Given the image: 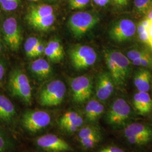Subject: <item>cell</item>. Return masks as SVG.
Returning <instances> with one entry per match:
<instances>
[{"mask_svg":"<svg viewBox=\"0 0 152 152\" xmlns=\"http://www.w3.org/2000/svg\"><path fill=\"white\" fill-rule=\"evenodd\" d=\"M6 66L4 61L0 60V85L3 81L5 75Z\"/></svg>","mask_w":152,"mask_h":152,"instance_id":"obj_36","label":"cell"},{"mask_svg":"<svg viewBox=\"0 0 152 152\" xmlns=\"http://www.w3.org/2000/svg\"><path fill=\"white\" fill-rule=\"evenodd\" d=\"M99 21L96 14L89 12H77L73 14L68 20V26L72 33L81 37L94 27Z\"/></svg>","mask_w":152,"mask_h":152,"instance_id":"obj_6","label":"cell"},{"mask_svg":"<svg viewBox=\"0 0 152 152\" xmlns=\"http://www.w3.org/2000/svg\"><path fill=\"white\" fill-rule=\"evenodd\" d=\"M40 40L35 37H30L26 40L24 49L25 53L29 58H34V51L37 45Z\"/></svg>","mask_w":152,"mask_h":152,"instance_id":"obj_27","label":"cell"},{"mask_svg":"<svg viewBox=\"0 0 152 152\" xmlns=\"http://www.w3.org/2000/svg\"><path fill=\"white\" fill-rule=\"evenodd\" d=\"M105 110V107L98 99H92L87 102L85 108V120L89 124H95Z\"/></svg>","mask_w":152,"mask_h":152,"instance_id":"obj_15","label":"cell"},{"mask_svg":"<svg viewBox=\"0 0 152 152\" xmlns=\"http://www.w3.org/2000/svg\"><path fill=\"white\" fill-rule=\"evenodd\" d=\"M16 146L14 135L0 125V152H15Z\"/></svg>","mask_w":152,"mask_h":152,"instance_id":"obj_21","label":"cell"},{"mask_svg":"<svg viewBox=\"0 0 152 152\" xmlns=\"http://www.w3.org/2000/svg\"><path fill=\"white\" fill-rule=\"evenodd\" d=\"M148 33L151 46L152 48V20H150L149 22V24L148 28Z\"/></svg>","mask_w":152,"mask_h":152,"instance_id":"obj_38","label":"cell"},{"mask_svg":"<svg viewBox=\"0 0 152 152\" xmlns=\"http://www.w3.org/2000/svg\"><path fill=\"white\" fill-rule=\"evenodd\" d=\"M19 118L14 104L5 94L0 93V125L14 135Z\"/></svg>","mask_w":152,"mask_h":152,"instance_id":"obj_7","label":"cell"},{"mask_svg":"<svg viewBox=\"0 0 152 152\" xmlns=\"http://www.w3.org/2000/svg\"><path fill=\"white\" fill-rule=\"evenodd\" d=\"M150 53H151L147 49L136 48L128 51L126 54V57L131 61L133 60L141 59Z\"/></svg>","mask_w":152,"mask_h":152,"instance_id":"obj_28","label":"cell"},{"mask_svg":"<svg viewBox=\"0 0 152 152\" xmlns=\"http://www.w3.org/2000/svg\"><path fill=\"white\" fill-rule=\"evenodd\" d=\"M66 92V88L62 81H51L41 88L38 93V103L45 107H57L64 101Z\"/></svg>","mask_w":152,"mask_h":152,"instance_id":"obj_5","label":"cell"},{"mask_svg":"<svg viewBox=\"0 0 152 152\" xmlns=\"http://www.w3.org/2000/svg\"><path fill=\"white\" fill-rule=\"evenodd\" d=\"M109 2V0H99L98 5L100 6H104L107 5Z\"/></svg>","mask_w":152,"mask_h":152,"instance_id":"obj_39","label":"cell"},{"mask_svg":"<svg viewBox=\"0 0 152 152\" xmlns=\"http://www.w3.org/2000/svg\"><path fill=\"white\" fill-rule=\"evenodd\" d=\"M54 14V9L51 6L41 4L31 6L28 10L26 19L43 18Z\"/></svg>","mask_w":152,"mask_h":152,"instance_id":"obj_22","label":"cell"},{"mask_svg":"<svg viewBox=\"0 0 152 152\" xmlns=\"http://www.w3.org/2000/svg\"><path fill=\"white\" fill-rule=\"evenodd\" d=\"M115 5L120 7H124L128 4L129 0H113Z\"/></svg>","mask_w":152,"mask_h":152,"instance_id":"obj_37","label":"cell"},{"mask_svg":"<svg viewBox=\"0 0 152 152\" xmlns=\"http://www.w3.org/2000/svg\"><path fill=\"white\" fill-rule=\"evenodd\" d=\"M34 145L44 152H72L74 151L71 144L60 136L54 134L39 136L34 140Z\"/></svg>","mask_w":152,"mask_h":152,"instance_id":"obj_8","label":"cell"},{"mask_svg":"<svg viewBox=\"0 0 152 152\" xmlns=\"http://www.w3.org/2000/svg\"><path fill=\"white\" fill-rule=\"evenodd\" d=\"M50 1H55V0H50Z\"/></svg>","mask_w":152,"mask_h":152,"instance_id":"obj_44","label":"cell"},{"mask_svg":"<svg viewBox=\"0 0 152 152\" xmlns=\"http://www.w3.org/2000/svg\"><path fill=\"white\" fill-rule=\"evenodd\" d=\"M102 139V134L78 140L80 145L84 150H90L96 147Z\"/></svg>","mask_w":152,"mask_h":152,"instance_id":"obj_25","label":"cell"},{"mask_svg":"<svg viewBox=\"0 0 152 152\" xmlns=\"http://www.w3.org/2000/svg\"><path fill=\"white\" fill-rule=\"evenodd\" d=\"M104 57L114 85L124 86L130 75L131 62L125 55L117 50L107 51Z\"/></svg>","mask_w":152,"mask_h":152,"instance_id":"obj_1","label":"cell"},{"mask_svg":"<svg viewBox=\"0 0 152 152\" xmlns=\"http://www.w3.org/2000/svg\"><path fill=\"white\" fill-rule=\"evenodd\" d=\"M30 69L33 74L39 80H44L52 75V68L47 60L39 58L34 60L30 65Z\"/></svg>","mask_w":152,"mask_h":152,"instance_id":"obj_18","label":"cell"},{"mask_svg":"<svg viewBox=\"0 0 152 152\" xmlns=\"http://www.w3.org/2000/svg\"><path fill=\"white\" fill-rule=\"evenodd\" d=\"M90 0H70L69 5L72 9H80L89 4Z\"/></svg>","mask_w":152,"mask_h":152,"instance_id":"obj_33","label":"cell"},{"mask_svg":"<svg viewBox=\"0 0 152 152\" xmlns=\"http://www.w3.org/2000/svg\"><path fill=\"white\" fill-rule=\"evenodd\" d=\"M125 138L130 136H144L152 139V127L143 123H131L124 127Z\"/></svg>","mask_w":152,"mask_h":152,"instance_id":"obj_17","label":"cell"},{"mask_svg":"<svg viewBox=\"0 0 152 152\" xmlns=\"http://www.w3.org/2000/svg\"><path fill=\"white\" fill-rule=\"evenodd\" d=\"M6 88L12 97L30 105L32 103V87L27 76L20 69L11 71L9 76Z\"/></svg>","mask_w":152,"mask_h":152,"instance_id":"obj_3","label":"cell"},{"mask_svg":"<svg viewBox=\"0 0 152 152\" xmlns=\"http://www.w3.org/2000/svg\"><path fill=\"white\" fill-rule=\"evenodd\" d=\"M20 0H0V7L6 12L14 11L19 7Z\"/></svg>","mask_w":152,"mask_h":152,"instance_id":"obj_29","label":"cell"},{"mask_svg":"<svg viewBox=\"0 0 152 152\" xmlns=\"http://www.w3.org/2000/svg\"><path fill=\"white\" fill-rule=\"evenodd\" d=\"M45 48V46L44 44L41 41H39L38 44L37 45L36 48L34 49V58L38 57V56H41V55H42V54L44 53Z\"/></svg>","mask_w":152,"mask_h":152,"instance_id":"obj_35","label":"cell"},{"mask_svg":"<svg viewBox=\"0 0 152 152\" xmlns=\"http://www.w3.org/2000/svg\"><path fill=\"white\" fill-rule=\"evenodd\" d=\"M2 45H1V42H0V53L2 52Z\"/></svg>","mask_w":152,"mask_h":152,"instance_id":"obj_42","label":"cell"},{"mask_svg":"<svg viewBox=\"0 0 152 152\" xmlns=\"http://www.w3.org/2000/svg\"><path fill=\"white\" fill-rule=\"evenodd\" d=\"M85 118L80 113L74 111H67L58 121L60 130L68 135H72L79 130L83 126Z\"/></svg>","mask_w":152,"mask_h":152,"instance_id":"obj_13","label":"cell"},{"mask_svg":"<svg viewBox=\"0 0 152 152\" xmlns=\"http://www.w3.org/2000/svg\"><path fill=\"white\" fill-rule=\"evenodd\" d=\"M136 27L130 19H123L116 22L110 28L109 34L111 38L117 42L129 41L135 36Z\"/></svg>","mask_w":152,"mask_h":152,"instance_id":"obj_12","label":"cell"},{"mask_svg":"<svg viewBox=\"0 0 152 152\" xmlns=\"http://www.w3.org/2000/svg\"><path fill=\"white\" fill-rule=\"evenodd\" d=\"M28 24L33 28L41 31H46L54 24L55 21L54 14L43 18L26 19Z\"/></svg>","mask_w":152,"mask_h":152,"instance_id":"obj_23","label":"cell"},{"mask_svg":"<svg viewBox=\"0 0 152 152\" xmlns=\"http://www.w3.org/2000/svg\"><path fill=\"white\" fill-rule=\"evenodd\" d=\"M95 152H126L120 147L115 145H107L98 149Z\"/></svg>","mask_w":152,"mask_h":152,"instance_id":"obj_34","label":"cell"},{"mask_svg":"<svg viewBox=\"0 0 152 152\" xmlns=\"http://www.w3.org/2000/svg\"><path fill=\"white\" fill-rule=\"evenodd\" d=\"M29 1H37L38 0H29Z\"/></svg>","mask_w":152,"mask_h":152,"instance_id":"obj_43","label":"cell"},{"mask_svg":"<svg viewBox=\"0 0 152 152\" xmlns=\"http://www.w3.org/2000/svg\"><path fill=\"white\" fill-rule=\"evenodd\" d=\"M132 110L130 105L123 98L115 99L105 114L106 123L112 127L124 128L130 124Z\"/></svg>","mask_w":152,"mask_h":152,"instance_id":"obj_4","label":"cell"},{"mask_svg":"<svg viewBox=\"0 0 152 152\" xmlns=\"http://www.w3.org/2000/svg\"><path fill=\"white\" fill-rule=\"evenodd\" d=\"M70 85L72 99L75 103H84L91 96L93 83L89 77L82 76L73 78L71 80Z\"/></svg>","mask_w":152,"mask_h":152,"instance_id":"obj_11","label":"cell"},{"mask_svg":"<svg viewBox=\"0 0 152 152\" xmlns=\"http://www.w3.org/2000/svg\"><path fill=\"white\" fill-rule=\"evenodd\" d=\"M3 39L6 45L12 51H18L21 45L22 34L19 24L16 18H6L2 24Z\"/></svg>","mask_w":152,"mask_h":152,"instance_id":"obj_9","label":"cell"},{"mask_svg":"<svg viewBox=\"0 0 152 152\" xmlns=\"http://www.w3.org/2000/svg\"><path fill=\"white\" fill-rule=\"evenodd\" d=\"M151 73L147 69H140L136 71L134 78V83L138 91L148 92L151 87Z\"/></svg>","mask_w":152,"mask_h":152,"instance_id":"obj_20","label":"cell"},{"mask_svg":"<svg viewBox=\"0 0 152 152\" xmlns=\"http://www.w3.org/2000/svg\"><path fill=\"white\" fill-rule=\"evenodd\" d=\"M134 4L135 10L140 15L145 16L152 9V0H134Z\"/></svg>","mask_w":152,"mask_h":152,"instance_id":"obj_26","label":"cell"},{"mask_svg":"<svg viewBox=\"0 0 152 152\" xmlns=\"http://www.w3.org/2000/svg\"><path fill=\"white\" fill-rule=\"evenodd\" d=\"M126 139L131 145H143L152 141V138L144 136H130L126 137Z\"/></svg>","mask_w":152,"mask_h":152,"instance_id":"obj_30","label":"cell"},{"mask_svg":"<svg viewBox=\"0 0 152 152\" xmlns=\"http://www.w3.org/2000/svg\"><path fill=\"white\" fill-rule=\"evenodd\" d=\"M145 19L149 20H152V9L147 13L145 17Z\"/></svg>","mask_w":152,"mask_h":152,"instance_id":"obj_40","label":"cell"},{"mask_svg":"<svg viewBox=\"0 0 152 152\" xmlns=\"http://www.w3.org/2000/svg\"><path fill=\"white\" fill-rule=\"evenodd\" d=\"M133 65L136 66H141L146 68L152 69V55L151 53L139 59L133 60L131 61Z\"/></svg>","mask_w":152,"mask_h":152,"instance_id":"obj_31","label":"cell"},{"mask_svg":"<svg viewBox=\"0 0 152 152\" xmlns=\"http://www.w3.org/2000/svg\"><path fill=\"white\" fill-rule=\"evenodd\" d=\"M92 1H93V2H94L96 5H98V4H99V0H92Z\"/></svg>","mask_w":152,"mask_h":152,"instance_id":"obj_41","label":"cell"},{"mask_svg":"<svg viewBox=\"0 0 152 152\" xmlns=\"http://www.w3.org/2000/svg\"><path fill=\"white\" fill-rule=\"evenodd\" d=\"M133 104L139 114L141 115L149 113L152 109V100L148 92L136 93L133 97Z\"/></svg>","mask_w":152,"mask_h":152,"instance_id":"obj_16","label":"cell"},{"mask_svg":"<svg viewBox=\"0 0 152 152\" xmlns=\"http://www.w3.org/2000/svg\"><path fill=\"white\" fill-rule=\"evenodd\" d=\"M136 30H137L139 38L140 39V40L142 42L148 44L151 46V44H150L149 37H148V29L142 25L141 22L139 23L137 29Z\"/></svg>","mask_w":152,"mask_h":152,"instance_id":"obj_32","label":"cell"},{"mask_svg":"<svg viewBox=\"0 0 152 152\" xmlns=\"http://www.w3.org/2000/svg\"><path fill=\"white\" fill-rule=\"evenodd\" d=\"M114 83L110 75L104 72L100 74L98 77L95 94L99 101H105L110 98L114 91Z\"/></svg>","mask_w":152,"mask_h":152,"instance_id":"obj_14","label":"cell"},{"mask_svg":"<svg viewBox=\"0 0 152 152\" xmlns=\"http://www.w3.org/2000/svg\"><path fill=\"white\" fill-rule=\"evenodd\" d=\"M76 133L77 140L102 134L100 127L94 124H88L86 126H83Z\"/></svg>","mask_w":152,"mask_h":152,"instance_id":"obj_24","label":"cell"},{"mask_svg":"<svg viewBox=\"0 0 152 152\" xmlns=\"http://www.w3.org/2000/svg\"><path fill=\"white\" fill-rule=\"evenodd\" d=\"M44 54L49 60L58 63L63 59L64 51L60 41L55 38L51 39L45 46Z\"/></svg>","mask_w":152,"mask_h":152,"instance_id":"obj_19","label":"cell"},{"mask_svg":"<svg viewBox=\"0 0 152 152\" xmlns=\"http://www.w3.org/2000/svg\"><path fill=\"white\" fill-rule=\"evenodd\" d=\"M69 56L72 65L78 70L92 66L97 59V54L94 49L86 45H80L72 49Z\"/></svg>","mask_w":152,"mask_h":152,"instance_id":"obj_10","label":"cell"},{"mask_svg":"<svg viewBox=\"0 0 152 152\" xmlns=\"http://www.w3.org/2000/svg\"><path fill=\"white\" fill-rule=\"evenodd\" d=\"M53 120L49 112L43 110H26L19 118L18 125L31 135L42 133L53 124Z\"/></svg>","mask_w":152,"mask_h":152,"instance_id":"obj_2","label":"cell"}]
</instances>
